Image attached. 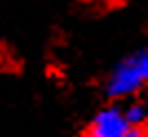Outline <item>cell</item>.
I'll list each match as a JSON object with an SVG mask.
<instances>
[{"instance_id":"obj_1","label":"cell","mask_w":148,"mask_h":137,"mask_svg":"<svg viewBox=\"0 0 148 137\" xmlns=\"http://www.w3.org/2000/svg\"><path fill=\"white\" fill-rule=\"evenodd\" d=\"M146 80H148V53L142 49L126 55L115 64V68L108 75V82H106V93L113 100L130 97V95H137L142 91Z\"/></svg>"},{"instance_id":"obj_2","label":"cell","mask_w":148,"mask_h":137,"mask_svg":"<svg viewBox=\"0 0 148 137\" xmlns=\"http://www.w3.org/2000/svg\"><path fill=\"white\" fill-rule=\"evenodd\" d=\"M130 131L128 122L124 117V108L106 106L95 113L86 128V137H124Z\"/></svg>"},{"instance_id":"obj_3","label":"cell","mask_w":148,"mask_h":137,"mask_svg":"<svg viewBox=\"0 0 148 137\" xmlns=\"http://www.w3.org/2000/svg\"><path fill=\"white\" fill-rule=\"evenodd\" d=\"M124 117H126V122H128L130 128H144V124H146V104L144 102H133L130 106H126L124 108Z\"/></svg>"},{"instance_id":"obj_4","label":"cell","mask_w":148,"mask_h":137,"mask_svg":"<svg viewBox=\"0 0 148 137\" xmlns=\"http://www.w3.org/2000/svg\"><path fill=\"white\" fill-rule=\"evenodd\" d=\"M124 137H146V133H144V128H130Z\"/></svg>"}]
</instances>
